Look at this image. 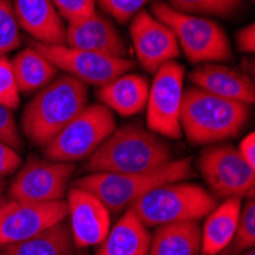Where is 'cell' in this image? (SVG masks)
Wrapping results in <instances>:
<instances>
[{"instance_id": "cell-8", "label": "cell", "mask_w": 255, "mask_h": 255, "mask_svg": "<svg viewBox=\"0 0 255 255\" xmlns=\"http://www.w3.org/2000/svg\"><path fill=\"white\" fill-rule=\"evenodd\" d=\"M199 170L216 199H254L255 168L246 164L236 147L222 144L205 148Z\"/></svg>"}, {"instance_id": "cell-26", "label": "cell", "mask_w": 255, "mask_h": 255, "mask_svg": "<svg viewBox=\"0 0 255 255\" xmlns=\"http://www.w3.org/2000/svg\"><path fill=\"white\" fill-rule=\"evenodd\" d=\"M20 46L18 23L11 0H0V57L12 52Z\"/></svg>"}, {"instance_id": "cell-35", "label": "cell", "mask_w": 255, "mask_h": 255, "mask_svg": "<svg viewBox=\"0 0 255 255\" xmlns=\"http://www.w3.org/2000/svg\"><path fill=\"white\" fill-rule=\"evenodd\" d=\"M240 255H255V252H254V249H249L248 252H245V254H240Z\"/></svg>"}, {"instance_id": "cell-19", "label": "cell", "mask_w": 255, "mask_h": 255, "mask_svg": "<svg viewBox=\"0 0 255 255\" xmlns=\"http://www.w3.org/2000/svg\"><path fill=\"white\" fill-rule=\"evenodd\" d=\"M150 240L148 228L128 208L110 226L106 239L98 245L97 255H147Z\"/></svg>"}, {"instance_id": "cell-25", "label": "cell", "mask_w": 255, "mask_h": 255, "mask_svg": "<svg viewBox=\"0 0 255 255\" xmlns=\"http://www.w3.org/2000/svg\"><path fill=\"white\" fill-rule=\"evenodd\" d=\"M243 0H168V5L185 14L229 17L239 11Z\"/></svg>"}, {"instance_id": "cell-3", "label": "cell", "mask_w": 255, "mask_h": 255, "mask_svg": "<svg viewBox=\"0 0 255 255\" xmlns=\"http://www.w3.org/2000/svg\"><path fill=\"white\" fill-rule=\"evenodd\" d=\"M249 120V106L199 87L183 90L180 128L191 144H216L237 136Z\"/></svg>"}, {"instance_id": "cell-36", "label": "cell", "mask_w": 255, "mask_h": 255, "mask_svg": "<svg viewBox=\"0 0 255 255\" xmlns=\"http://www.w3.org/2000/svg\"><path fill=\"white\" fill-rule=\"evenodd\" d=\"M75 255H87L86 252H78V254H75Z\"/></svg>"}, {"instance_id": "cell-21", "label": "cell", "mask_w": 255, "mask_h": 255, "mask_svg": "<svg viewBox=\"0 0 255 255\" xmlns=\"http://www.w3.org/2000/svg\"><path fill=\"white\" fill-rule=\"evenodd\" d=\"M77 248L69 228V222L61 220L41 233L0 248V255H75Z\"/></svg>"}, {"instance_id": "cell-5", "label": "cell", "mask_w": 255, "mask_h": 255, "mask_svg": "<svg viewBox=\"0 0 255 255\" xmlns=\"http://www.w3.org/2000/svg\"><path fill=\"white\" fill-rule=\"evenodd\" d=\"M217 205V199L197 183L167 182L145 193L130 210L147 228L180 222H199Z\"/></svg>"}, {"instance_id": "cell-10", "label": "cell", "mask_w": 255, "mask_h": 255, "mask_svg": "<svg viewBox=\"0 0 255 255\" xmlns=\"http://www.w3.org/2000/svg\"><path fill=\"white\" fill-rule=\"evenodd\" d=\"M41 55L48 58L57 69H61L67 75L80 80L84 84L101 87L117 77L127 74L134 66L128 58H112L107 55L81 51L71 46H48L34 43Z\"/></svg>"}, {"instance_id": "cell-17", "label": "cell", "mask_w": 255, "mask_h": 255, "mask_svg": "<svg viewBox=\"0 0 255 255\" xmlns=\"http://www.w3.org/2000/svg\"><path fill=\"white\" fill-rule=\"evenodd\" d=\"M12 8L18 28L32 35L37 43L66 44V28L52 0H15Z\"/></svg>"}, {"instance_id": "cell-15", "label": "cell", "mask_w": 255, "mask_h": 255, "mask_svg": "<svg viewBox=\"0 0 255 255\" xmlns=\"http://www.w3.org/2000/svg\"><path fill=\"white\" fill-rule=\"evenodd\" d=\"M66 46L112 58H127V46L112 20L95 11L84 20L67 23Z\"/></svg>"}, {"instance_id": "cell-6", "label": "cell", "mask_w": 255, "mask_h": 255, "mask_svg": "<svg viewBox=\"0 0 255 255\" xmlns=\"http://www.w3.org/2000/svg\"><path fill=\"white\" fill-rule=\"evenodd\" d=\"M151 12L173 31L179 48L191 63L229 61L233 58L228 35L214 20L179 12L165 2H156Z\"/></svg>"}, {"instance_id": "cell-7", "label": "cell", "mask_w": 255, "mask_h": 255, "mask_svg": "<svg viewBox=\"0 0 255 255\" xmlns=\"http://www.w3.org/2000/svg\"><path fill=\"white\" fill-rule=\"evenodd\" d=\"M117 130L113 113L103 104L87 106L43 147L46 159L72 162L89 157Z\"/></svg>"}, {"instance_id": "cell-9", "label": "cell", "mask_w": 255, "mask_h": 255, "mask_svg": "<svg viewBox=\"0 0 255 255\" xmlns=\"http://www.w3.org/2000/svg\"><path fill=\"white\" fill-rule=\"evenodd\" d=\"M185 69L182 64L168 61L154 72L148 90L147 126L153 133L168 139H180V110L183 98Z\"/></svg>"}, {"instance_id": "cell-24", "label": "cell", "mask_w": 255, "mask_h": 255, "mask_svg": "<svg viewBox=\"0 0 255 255\" xmlns=\"http://www.w3.org/2000/svg\"><path fill=\"white\" fill-rule=\"evenodd\" d=\"M255 245V203L254 199H248L242 206L237 228L229 245L219 255H240L254 249Z\"/></svg>"}, {"instance_id": "cell-23", "label": "cell", "mask_w": 255, "mask_h": 255, "mask_svg": "<svg viewBox=\"0 0 255 255\" xmlns=\"http://www.w3.org/2000/svg\"><path fill=\"white\" fill-rule=\"evenodd\" d=\"M11 66L20 94L37 92L57 75V67L32 46L18 52L11 60Z\"/></svg>"}, {"instance_id": "cell-29", "label": "cell", "mask_w": 255, "mask_h": 255, "mask_svg": "<svg viewBox=\"0 0 255 255\" xmlns=\"http://www.w3.org/2000/svg\"><path fill=\"white\" fill-rule=\"evenodd\" d=\"M150 0H98L103 12L109 14L120 23L133 18Z\"/></svg>"}, {"instance_id": "cell-11", "label": "cell", "mask_w": 255, "mask_h": 255, "mask_svg": "<svg viewBox=\"0 0 255 255\" xmlns=\"http://www.w3.org/2000/svg\"><path fill=\"white\" fill-rule=\"evenodd\" d=\"M74 171L75 165L69 162L32 157L14 177L9 197L37 203L63 200Z\"/></svg>"}, {"instance_id": "cell-22", "label": "cell", "mask_w": 255, "mask_h": 255, "mask_svg": "<svg viewBox=\"0 0 255 255\" xmlns=\"http://www.w3.org/2000/svg\"><path fill=\"white\" fill-rule=\"evenodd\" d=\"M199 222H180L157 226L147 255H200Z\"/></svg>"}, {"instance_id": "cell-18", "label": "cell", "mask_w": 255, "mask_h": 255, "mask_svg": "<svg viewBox=\"0 0 255 255\" xmlns=\"http://www.w3.org/2000/svg\"><path fill=\"white\" fill-rule=\"evenodd\" d=\"M148 81L136 74H123L98 87V98L107 109L121 117L141 113L148 100Z\"/></svg>"}, {"instance_id": "cell-27", "label": "cell", "mask_w": 255, "mask_h": 255, "mask_svg": "<svg viewBox=\"0 0 255 255\" xmlns=\"http://www.w3.org/2000/svg\"><path fill=\"white\" fill-rule=\"evenodd\" d=\"M0 104L17 109L20 104V92L15 83L11 61L6 57H0Z\"/></svg>"}, {"instance_id": "cell-13", "label": "cell", "mask_w": 255, "mask_h": 255, "mask_svg": "<svg viewBox=\"0 0 255 255\" xmlns=\"http://www.w3.org/2000/svg\"><path fill=\"white\" fill-rule=\"evenodd\" d=\"M130 37L137 61L150 74L179 57L180 48L176 35L148 11L141 9L131 18Z\"/></svg>"}, {"instance_id": "cell-33", "label": "cell", "mask_w": 255, "mask_h": 255, "mask_svg": "<svg viewBox=\"0 0 255 255\" xmlns=\"http://www.w3.org/2000/svg\"><path fill=\"white\" fill-rule=\"evenodd\" d=\"M237 150L246 164L255 168V134L249 133L248 136H245Z\"/></svg>"}, {"instance_id": "cell-16", "label": "cell", "mask_w": 255, "mask_h": 255, "mask_svg": "<svg viewBox=\"0 0 255 255\" xmlns=\"http://www.w3.org/2000/svg\"><path fill=\"white\" fill-rule=\"evenodd\" d=\"M190 80L196 87L220 98L240 101L248 106L254 104L255 101L254 81L234 67L205 63L194 69Z\"/></svg>"}, {"instance_id": "cell-28", "label": "cell", "mask_w": 255, "mask_h": 255, "mask_svg": "<svg viewBox=\"0 0 255 255\" xmlns=\"http://www.w3.org/2000/svg\"><path fill=\"white\" fill-rule=\"evenodd\" d=\"M98 0H52L60 17L67 20V23H75L84 20L97 9Z\"/></svg>"}, {"instance_id": "cell-4", "label": "cell", "mask_w": 255, "mask_h": 255, "mask_svg": "<svg viewBox=\"0 0 255 255\" xmlns=\"http://www.w3.org/2000/svg\"><path fill=\"white\" fill-rule=\"evenodd\" d=\"M193 176L191 159L183 157L142 173H89L77 179L72 187L95 194L113 216L128 210L136 200L159 185Z\"/></svg>"}, {"instance_id": "cell-14", "label": "cell", "mask_w": 255, "mask_h": 255, "mask_svg": "<svg viewBox=\"0 0 255 255\" xmlns=\"http://www.w3.org/2000/svg\"><path fill=\"white\" fill-rule=\"evenodd\" d=\"M69 228L77 249L98 246L112 226L110 213L106 205L86 190L72 187L67 193Z\"/></svg>"}, {"instance_id": "cell-1", "label": "cell", "mask_w": 255, "mask_h": 255, "mask_svg": "<svg viewBox=\"0 0 255 255\" xmlns=\"http://www.w3.org/2000/svg\"><path fill=\"white\" fill-rule=\"evenodd\" d=\"M171 160L167 141L137 124L117 128L87 159L89 173H142Z\"/></svg>"}, {"instance_id": "cell-32", "label": "cell", "mask_w": 255, "mask_h": 255, "mask_svg": "<svg viewBox=\"0 0 255 255\" xmlns=\"http://www.w3.org/2000/svg\"><path fill=\"white\" fill-rule=\"evenodd\" d=\"M255 26L254 23L242 28L237 34V48L245 54H254L255 51Z\"/></svg>"}, {"instance_id": "cell-30", "label": "cell", "mask_w": 255, "mask_h": 255, "mask_svg": "<svg viewBox=\"0 0 255 255\" xmlns=\"http://www.w3.org/2000/svg\"><path fill=\"white\" fill-rule=\"evenodd\" d=\"M0 142L12 147L14 150H18L23 145L12 110L3 104H0Z\"/></svg>"}, {"instance_id": "cell-34", "label": "cell", "mask_w": 255, "mask_h": 255, "mask_svg": "<svg viewBox=\"0 0 255 255\" xmlns=\"http://www.w3.org/2000/svg\"><path fill=\"white\" fill-rule=\"evenodd\" d=\"M3 188H5V182H3V179H2V177H0V194H2Z\"/></svg>"}, {"instance_id": "cell-20", "label": "cell", "mask_w": 255, "mask_h": 255, "mask_svg": "<svg viewBox=\"0 0 255 255\" xmlns=\"http://www.w3.org/2000/svg\"><path fill=\"white\" fill-rule=\"evenodd\" d=\"M242 210L240 199H225L206 216L203 228H200V254L219 255L231 242L237 228Z\"/></svg>"}, {"instance_id": "cell-31", "label": "cell", "mask_w": 255, "mask_h": 255, "mask_svg": "<svg viewBox=\"0 0 255 255\" xmlns=\"http://www.w3.org/2000/svg\"><path fill=\"white\" fill-rule=\"evenodd\" d=\"M21 165V157L12 147L0 142V177H3Z\"/></svg>"}, {"instance_id": "cell-12", "label": "cell", "mask_w": 255, "mask_h": 255, "mask_svg": "<svg viewBox=\"0 0 255 255\" xmlns=\"http://www.w3.org/2000/svg\"><path fill=\"white\" fill-rule=\"evenodd\" d=\"M66 217V200L37 203L9 199L0 203V248L26 240Z\"/></svg>"}, {"instance_id": "cell-2", "label": "cell", "mask_w": 255, "mask_h": 255, "mask_svg": "<svg viewBox=\"0 0 255 255\" xmlns=\"http://www.w3.org/2000/svg\"><path fill=\"white\" fill-rule=\"evenodd\" d=\"M87 84L71 75L54 78L37 92L21 118V128L35 145L44 147L87 107Z\"/></svg>"}]
</instances>
